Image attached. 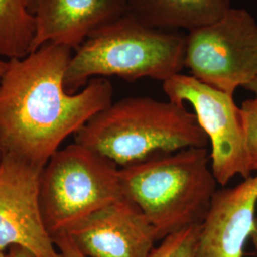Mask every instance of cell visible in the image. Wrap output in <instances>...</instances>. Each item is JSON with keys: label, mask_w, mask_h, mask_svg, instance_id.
Returning a JSON list of instances; mask_svg holds the SVG:
<instances>
[{"label": "cell", "mask_w": 257, "mask_h": 257, "mask_svg": "<svg viewBox=\"0 0 257 257\" xmlns=\"http://www.w3.org/2000/svg\"><path fill=\"white\" fill-rule=\"evenodd\" d=\"M201 226L194 225L166 236L148 257H195Z\"/></svg>", "instance_id": "5bb4252c"}, {"label": "cell", "mask_w": 257, "mask_h": 257, "mask_svg": "<svg viewBox=\"0 0 257 257\" xmlns=\"http://www.w3.org/2000/svg\"><path fill=\"white\" fill-rule=\"evenodd\" d=\"M0 257H7L6 252H1V251H0Z\"/></svg>", "instance_id": "7402d4cb"}, {"label": "cell", "mask_w": 257, "mask_h": 257, "mask_svg": "<svg viewBox=\"0 0 257 257\" xmlns=\"http://www.w3.org/2000/svg\"><path fill=\"white\" fill-rule=\"evenodd\" d=\"M119 170L109 158L74 142L44 166L40 204L52 237L71 230L92 212L123 197Z\"/></svg>", "instance_id": "5b68a950"}, {"label": "cell", "mask_w": 257, "mask_h": 257, "mask_svg": "<svg viewBox=\"0 0 257 257\" xmlns=\"http://www.w3.org/2000/svg\"><path fill=\"white\" fill-rule=\"evenodd\" d=\"M7 257H35L33 253H31L26 248L13 246L6 251Z\"/></svg>", "instance_id": "e0dca14e"}, {"label": "cell", "mask_w": 257, "mask_h": 257, "mask_svg": "<svg viewBox=\"0 0 257 257\" xmlns=\"http://www.w3.org/2000/svg\"><path fill=\"white\" fill-rule=\"evenodd\" d=\"M65 233L87 257H148L157 241L143 212L124 197L92 212Z\"/></svg>", "instance_id": "9c48e42d"}, {"label": "cell", "mask_w": 257, "mask_h": 257, "mask_svg": "<svg viewBox=\"0 0 257 257\" xmlns=\"http://www.w3.org/2000/svg\"><path fill=\"white\" fill-rule=\"evenodd\" d=\"M73 51L46 44L7 60L0 78V153L44 168L66 138L112 103L113 88L92 78L79 92L65 87Z\"/></svg>", "instance_id": "6da1fadb"}, {"label": "cell", "mask_w": 257, "mask_h": 257, "mask_svg": "<svg viewBox=\"0 0 257 257\" xmlns=\"http://www.w3.org/2000/svg\"><path fill=\"white\" fill-rule=\"evenodd\" d=\"M36 18L26 0H0V57L19 59L32 53Z\"/></svg>", "instance_id": "4fadbf2b"}, {"label": "cell", "mask_w": 257, "mask_h": 257, "mask_svg": "<svg viewBox=\"0 0 257 257\" xmlns=\"http://www.w3.org/2000/svg\"><path fill=\"white\" fill-rule=\"evenodd\" d=\"M37 0H26V3H27L28 7L30 8L31 11H33V8L35 6V4L37 3Z\"/></svg>", "instance_id": "44dd1931"}, {"label": "cell", "mask_w": 257, "mask_h": 257, "mask_svg": "<svg viewBox=\"0 0 257 257\" xmlns=\"http://www.w3.org/2000/svg\"><path fill=\"white\" fill-rule=\"evenodd\" d=\"M42 170L18 156H1V252L19 246L35 257H62L43 219L39 191Z\"/></svg>", "instance_id": "ba28073f"}, {"label": "cell", "mask_w": 257, "mask_h": 257, "mask_svg": "<svg viewBox=\"0 0 257 257\" xmlns=\"http://www.w3.org/2000/svg\"><path fill=\"white\" fill-rule=\"evenodd\" d=\"M240 115L250 171H257V98L243 102Z\"/></svg>", "instance_id": "9a60e30c"}, {"label": "cell", "mask_w": 257, "mask_h": 257, "mask_svg": "<svg viewBox=\"0 0 257 257\" xmlns=\"http://www.w3.org/2000/svg\"><path fill=\"white\" fill-rule=\"evenodd\" d=\"M170 101L189 103L211 144V168L217 183L235 175H250L240 108L232 94L201 82L193 75L177 74L163 82Z\"/></svg>", "instance_id": "52a82bcc"}, {"label": "cell", "mask_w": 257, "mask_h": 257, "mask_svg": "<svg viewBox=\"0 0 257 257\" xmlns=\"http://www.w3.org/2000/svg\"><path fill=\"white\" fill-rule=\"evenodd\" d=\"M245 89H247L248 91H250L251 92L254 93V97L257 98V76L251 81V82L248 84Z\"/></svg>", "instance_id": "ac0fdd59"}, {"label": "cell", "mask_w": 257, "mask_h": 257, "mask_svg": "<svg viewBox=\"0 0 257 257\" xmlns=\"http://www.w3.org/2000/svg\"><path fill=\"white\" fill-rule=\"evenodd\" d=\"M184 67L201 82L232 94L257 76V23L244 9L228 10L220 19L185 37Z\"/></svg>", "instance_id": "8992f818"}, {"label": "cell", "mask_w": 257, "mask_h": 257, "mask_svg": "<svg viewBox=\"0 0 257 257\" xmlns=\"http://www.w3.org/2000/svg\"><path fill=\"white\" fill-rule=\"evenodd\" d=\"M74 142L117 166L188 148H205L209 139L184 104L134 96L111 103L74 135Z\"/></svg>", "instance_id": "7a4b0ae2"}, {"label": "cell", "mask_w": 257, "mask_h": 257, "mask_svg": "<svg viewBox=\"0 0 257 257\" xmlns=\"http://www.w3.org/2000/svg\"><path fill=\"white\" fill-rule=\"evenodd\" d=\"M53 239L62 257H87L74 245L73 240L67 233H59Z\"/></svg>", "instance_id": "2e32d148"}, {"label": "cell", "mask_w": 257, "mask_h": 257, "mask_svg": "<svg viewBox=\"0 0 257 257\" xmlns=\"http://www.w3.org/2000/svg\"><path fill=\"white\" fill-rule=\"evenodd\" d=\"M207 148H188L119 170L122 195L136 204L162 240L202 224L216 192Z\"/></svg>", "instance_id": "3957f363"}, {"label": "cell", "mask_w": 257, "mask_h": 257, "mask_svg": "<svg viewBox=\"0 0 257 257\" xmlns=\"http://www.w3.org/2000/svg\"><path fill=\"white\" fill-rule=\"evenodd\" d=\"M257 175L216 191L203 221L195 257H243L255 226Z\"/></svg>", "instance_id": "30bf717a"}, {"label": "cell", "mask_w": 257, "mask_h": 257, "mask_svg": "<svg viewBox=\"0 0 257 257\" xmlns=\"http://www.w3.org/2000/svg\"><path fill=\"white\" fill-rule=\"evenodd\" d=\"M185 37L150 27L126 14L94 31L74 51L65 87L74 93L92 78L108 76L164 82L184 68Z\"/></svg>", "instance_id": "277c9868"}, {"label": "cell", "mask_w": 257, "mask_h": 257, "mask_svg": "<svg viewBox=\"0 0 257 257\" xmlns=\"http://www.w3.org/2000/svg\"><path fill=\"white\" fill-rule=\"evenodd\" d=\"M128 0H37L32 53L46 44L75 51L99 28L128 14Z\"/></svg>", "instance_id": "8fae6325"}, {"label": "cell", "mask_w": 257, "mask_h": 257, "mask_svg": "<svg viewBox=\"0 0 257 257\" xmlns=\"http://www.w3.org/2000/svg\"><path fill=\"white\" fill-rule=\"evenodd\" d=\"M0 160H1V153H0Z\"/></svg>", "instance_id": "603a6c76"}, {"label": "cell", "mask_w": 257, "mask_h": 257, "mask_svg": "<svg viewBox=\"0 0 257 257\" xmlns=\"http://www.w3.org/2000/svg\"><path fill=\"white\" fill-rule=\"evenodd\" d=\"M6 65H7V61H4V60L0 59V78H1L2 74H4V72H5Z\"/></svg>", "instance_id": "ffe728a7"}, {"label": "cell", "mask_w": 257, "mask_h": 257, "mask_svg": "<svg viewBox=\"0 0 257 257\" xmlns=\"http://www.w3.org/2000/svg\"><path fill=\"white\" fill-rule=\"evenodd\" d=\"M230 8V0H128V14L158 30L190 32L220 19Z\"/></svg>", "instance_id": "7c38bea8"}, {"label": "cell", "mask_w": 257, "mask_h": 257, "mask_svg": "<svg viewBox=\"0 0 257 257\" xmlns=\"http://www.w3.org/2000/svg\"><path fill=\"white\" fill-rule=\"evenodd\" d=\"M250 238H251L252 242H253V245H254V246H255V248H257V218L256 221H255L254 230H253L252 233H251V235H250Z\"/></svg>", "instance_id": "d6986e66"}]
</instances>
